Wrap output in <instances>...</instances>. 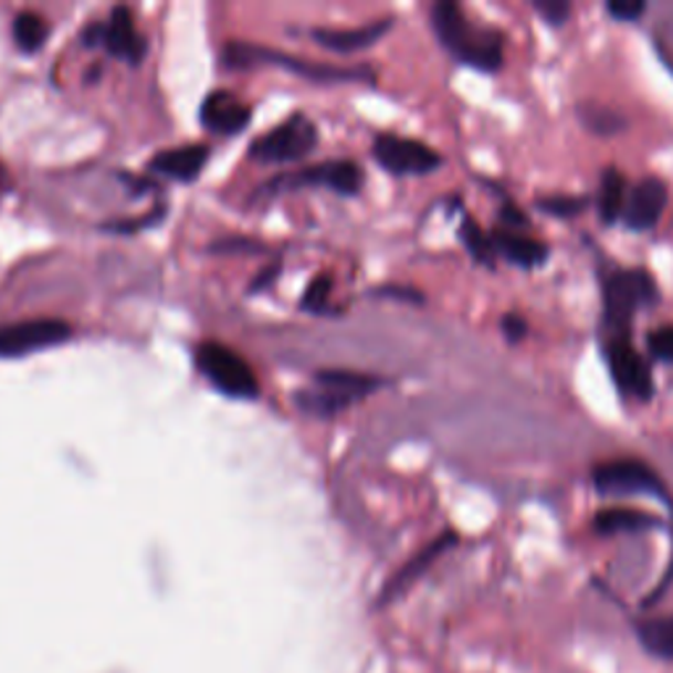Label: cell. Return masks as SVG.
Segmentation results:
<instances>
[{"label": "cell", "instance_id": "obj_3", "mask_svg": "<svg viewBox=\"0 0 673 673\" xmlns=\"http://www.w3.org/2000/svg\"><path fill=\"white\" fill-rule=\"evenodd\" d=\"M658 303V284L644 269H616L602 276V311L613 329H623L634 322L642 308Z\"/></svg>", "mask_w": 673, "mask_h": 673}, {"label": "cell", "instance_id": "obj_32", "mask_svg": "<svg viewBox=\"0 0 673 673\" xmlns=\"http://www.w3.org/2000/svg\"><path fill=\"white\" fill-rule=\"evenodd\" d=\"M500 219L505 221V229H513V227H529V219H526L524 213L518 211V208L513 206V203L503 206V211H500Z\"/></svg>", "mask_w": 673, "mask_h": 673}, {"label": "cell", "instance_id": "obj_16", "mask_svg": "<svg viewBox=\"0 0 673 673\" xmlns=\"http://www.w3.org/2000/svg\"><path fill=\"white\" fill-rule=\"evenodd\" d=\"M492 245H495V253L503 255L505 261H511L513 266H522V269H537L543 266L547 261V255H550V250L543 240L529 238V234H518L513 232V229H495V232L490 234Z\"/></svg>", "mask_w": 673, "mask_h": 673}, {"label": "cell", "instance_id": "obj_28", "mask_svg": "<svg viewBox=\"0 0 673 673\" xmlns=\"http://www.w3.org/2000/svg\"><path fill=\"white\" fill-rule=\"evenodd\" d=\"M534 9H537L539 17L553 27L566 24L568 17H571V3H566V0H537Z\"/></svg>", "mask_w": 673, "mask_h": 673}, {"label": "cell", "instance_id": "obj_11", "mask_svg": "<svg viewBox=\"0 0 673 673\" xmlns=\"http://www.w3.org/2000/svg\"><path fill=\"white\" fill-rule=\"evenodd\" d=\"M301 185H322L339 192V196H358L360 187H364V169H360L356 161H326L295 171V175L276 177L263 187V190L276 192V187H290V190H295V187Z\"/></svg>", "mask_w": 673, "mask_h": 673}, {"label": "cell", "instance_id": "obj_7", "mask_svg": "<svg viewBox=\"0 0 673 673\" xmlns=\"http://www.w3.org/2000/svg\"><path fill=\"white\" fill-rule=\"evenodd\" d=\"M87 48H103L114 59L127 61V64L137 66L148 53V43H145L143 32L137 30L135 17L127 6H116L108 13L106 22H93L82 34Z\"/></svg>", "mask_w": 673, "mask_h": 673}, {"label": "cell", "instance_id": "obj_19", "mask_svg": "<svg viewBox=\"0 0 673 673\" xmlns=\"http://www.w3.org/2000/svg\"><path fill=\"white\" fill-rule=\"evenodd\" d=\"M634 634L648 655L655 661L673 663V613L634 621Z\"/></svg>", "mask_w": 673, "mask_h": 673}, {"label": "cell", "instance_id": "obj_22", "mask_svg": "<svg viewBox=\"0 0 673 673\" xmlns=\"http://www.w3.org/2000/svg\"><path fill=\"white\" fill-rule=\"evenodd\" d=\"M48 34H51V27L40 13L34 11H19L13 17V43H17L19 51L34 53L45 45Z\"/></svg>", "mask_w": 673, "mask_h": 673}, {"label": "cell", "instance_id": "obj_2", "mask_svg": "<svg viewBox=\"0 0 673 673\" xmlns=\"http://www.w3.org/2000/svg\"><path fill=\"white\" fill-rule=\"evenodd\" d=\"M385 387V379L371 377V374L345 371V369H329L316 374V390H305L295 395L297 408L318 419H332L350 402H356L366 395L377 392Z\"/></svg>", "mask_w": 673, "mask_h": 673}, {"label": "cell", "instance_id": "obj_12", "mask_svg": "<svg viewBox=\"0 0 673 673\" xmlns=\"http://www.w3.org/2000/svg\"><path fill=\"white\" fill-rule=\"evenodd\" d=\"M610 374H613L616 385L621 387L627 395H634L640 400H650L655 392L652 385V371L640 353L634 350V345L629 343L627 335H616L606 348Z\"/></svg>", "mask_w": 673, "mask_h": 673}, {"label": "cell", "instance_id": "obj_33", "mask_svg": "<svg viewBox=\"0 0 673 673\" xmlns=\"http://www.w3.org/2000/svg\"><path fill=\"white\" fill-rule=\"evenodd\" d=\"M276 272H280V263H274V266H269V269H266V272H261V276H259V280H255L253 284H250V290H259V287H266V284H269V282H272V280H274V276H276Z\"/></svg>", "mask_w": 673, "mask_h": 673}, {"label": "cell", "instance_id": "obj_13", "mask_svg": "<svg viewBox=\"0 0 673 673\" xmlns=\"http://www.w3.org/2000/svg\"><path fill=\"white\" fill-rule=\"evenodd\" d=\"M665 206H669L665 185L658 177H644L631 187L627 208H623V224L634 229V232H648L663 219Z\"/></svg>", "mask_w": 673, "mask_h": 673}, {"label": "cell", "instance_id": "obj_20", "mask_svg": "<svg viewBox=\"0 0 673 673\" xmlns=\"http://www.w3.org/2000/svg\"><path fill=\"white\" fill-rule=\"evenodd\" d=\"M661 526V518L637 508H602L595 513L592 529L598 534H634Z\"/></svg>", "mask_w": 673, "mask_h": 673}, {"label": "cell", "instance_id": "obj_23", "mask_svg": "<svg viewBox=\"0 0 673 673\" xmlns=\"http://www.w3.org/2000/svg\"><path fill=\"white\" fill-rule=\"evenodd\" d=\"M461 242L466 245V250L479 263H484V266H495V245H492L490 234L482 232V227L476 224L474 219H463L461 224Z\"/></svg>", "mask_w": 673, "mask_h": 673}, {"label": "cell", "instance_id": "obj_5", "mask_svg": "<svg viewBox=\"0 0 673 673\" xmlns=\"http://www.w3.org/2000/svg\"><path fill=\"white\" fill-rule=\"evenodd\" d=\"M227 69H245L255 64H272L280 69H287V72L308 76V80H364L366 72H356V69H337V66H324L316 64V61L308 59H297V55H287L280 51H272V48H261L253 43H229L224 48V55H221Z\"/></svg>", "mask_w": 673, "mask_h": 673}, {"label": "cell", "instance_id": "obj_14", "mask_svg": "<svg viewBox=\"0 0 673 673\" xmlns=\"http://www.w3.org/2000/svg\"><path fill=\"white\" fill-rule=\"evenodd\" d=\"M250 119H253V111L248 103L227 90L211 93L200 106V122L213 135H238L248 127Z\"/></svg>", "mask_w": 673, "mask_h": 673}, {"label": "cell", "instance_id": "obj_30", "mask_svg": "<svg viewBox=\"0 0 673 673\" xmlns=\"http://www.w3.org/2000/svg\"><path fill=\"white\" fill-rule=\"evenodd\" d=\"M503 335H505V339H508V343H522V339L526 337V332H529V324L524 322L522 316H516V314H508V316H503Z\"/></svg>", "mask_w": 673, "mask_h": 673}, {"label": "cell", "instance_id": "obj_6", "mask_svg": "<svg viewBox=\"0 0 673 673\" xmlns=\"http://www.w3.org/2000/svg\"><path fill=\"white\" fill-rule=\"evenodd\" d=\"M318 145V129L308 116L295 114L276 124L272 132L255 137L250 156L261 164H293L308 156Z\"/></svg>", "mask_w": 673, "mask_h": 673}, {"label": "cell", "instance_id": "obj_18", "mask_svg": "<svg viewBox=\"0 0 673 673\" xmlns=\"http://www.w3.org/2000/svg\"><path fill=\"white\" fill-rule=\"evenodd\" d=\"M455 545H458V534H455V532H445V534H440V537H437L432 545H427L424 550H421L419 555H416L413 560H408V564L402 566L398 574H395V579L390 581V585L385 587V592H381V602H387V600L398 598L400 592H406V589L411 587L413 581L419 579V576L424 574L427 568L432 566L437 558H440L442 553H448L450 547H455Z\"/></svg>", "mask_w": 673, "mask_h": 673}, {"label": "cell", "instance_id": "obj_21", "mask_svg": "<svg viewBox=\"0 0 673 673\" xmlns=\"http://www.w3.org/2000/svg\"><path fill=\"white\" fill-rule=\"evenodd\" d=\"M623 208H627V179L619 169H606L600 185V219L606 224H613L616 219L623 217Z\"/></svg>", "mask_w": 673, "mask_h": 673}, {"label": "cell", "instance_id": "obj_9", "mask_svg": "<svg viewBox=\"0 0 673 673\" xmlns=\"http://www.w3.org/2000/svg\"><path fill=\"white\" fill-rule=\"evenodd\" d=\"M595 490L600 495H658L665 497L661 476L652 471L644 461L623 458V461L602 463L592 471Z\"/></svg>", "mask_w": 673, "mask_h": 673}, {"label": "cell", "instance_id": "obj_29", "mask_svg": "<svg viewBox=\"0 0 673 673\" xmlns=\"http://www.w3.org/2000/svg\"><path fill=\"white\" fill-rule=\"evenodd\" d=\"M644 9H648V6H644L642 0H610L608 3V13L613 19H619V22H637Z\"/></svg>", "mask_w": 673, "mask_h": 673}, {"label": "cell", "instance_id": "obj_26", "mask_svg": "<svg viewBox=\"0 0 673 673\" xmlns=\"http://www.w3.org/2000/svg\"><path fill=\"white\" fill-rule=\"evenodd\" d=\"M329 293H332V276H316L314 282L305 287L303 293V308L311 311V314H324L326 305H329Z\"/></svg>", "mask_w": 673, "mask_h": 673}, {"label": "cell", "instance_id": "obj_24", "mask_svg": "<svg viewBox=\"0 0 673 673\" xmlns=\"http://www.w3.org/2000/svg\"><path fill=\"white\" fill-rule=\"evenodd\" d=\"M581 119H585L587 129L600 132V135H610V132H621L623 127H627V122H623L616 111L600 108V106L581 108Z\"/></svg>", "mask_w": 673, "mask_h": 673}, {"label": "cell", "instance_id": "obj_17", "mask_svg": "<svg viewBox=\"0 0 673 673\" xmlns=\"http://www.w3.org/2000/svg\"><path fill=\"white\" fill-rule=\"evenodd\" d=\"M390 30H392V19H379V22L356 27V30H314L311 34H314L318 45L329 48V51L356 53L364 51V48H371Z\"/></svg>", "mask_w": 673, "mask_h": 673}, {"label": "cell", "instance_id": "obj_8", "mask_svg": "<svg viewBox=\"0 0 673 673\" xmlns=\"http://www.w3.org/2000/svg\"><path fill=\"white\" fill-rule=\"evenodd\" d=\"M374 158L381 164V169L398 177L432 175L442 166V156L434 148H429L427 143L390 135V132L374 140Z\"/></svg>", "mask_w": 673, "mask_h": 673}, {"label": "cell", "instance_id": "obj_15", "mask_svg": "<svg viewBox=\"0 0 673 673\" xmlns=\"http://www.w3.org/2000/svg\"><path fill=\"white\" fill-rule=\"evenodd\" d=\"M208 158H211V148L206 143H190L182 148H169L156 153L148 161L150 175H161L177 182H192L206 169Z\"/></svg>", "mask_w": 673, "mask_h": 673}, {"label": "cell", "instance_id": "obj_1", "mask_svg": "<svg viewBox=\"0 0 673 673\" xmlns=\"http://www.w3.org/2000/svg\"><path fill=\"white\" fill-rule=\"evenodd\" d=\"M432 27L445 51L463 66L479 72H497L503 66V34L479 27L463 13L461 6L442 0L432 9Z\"/></svg>", "mask_w": 673, "mask_h": 673}, {"label": "cell", "instance_id": "obj_27", "mask_svg": "<svg viewBox=\"0 0 673 673\" xmlns=\"http://www.w3.org/2000/svg\"><path fill=\"white\" fill-rule=\"evenodd\" d=\"M650 356L661 364H673V324L658 326L648 335Z\"/></svg>", "mask_w": 673, "mask_h": 673}, {"label": "cell", "instance_id": "obj_31", "mask_svg": "<svg viewBox=\"0 0 673 673\" xmlns=\"http://www.w3.org/2000/svg\"><path fill=\"white\" fill-rule=\"evenodd\" d=\"M379 293L387 297H398V301H408V303H424V295H421L419 290H411V287H381Z\"/></svg>", "mask_w": 673, "mask_h": 673}, {"label": "cell", "instance_id": "obj_4", "mask_svg": "<svg viewBox=\"0 0 673 673\" xmlns=\"http://www.w3.org/2000/svg\"><path fill=\"white\" fill-rule=\"evenodd\" d=\"M196 366L219 392L229 395V398H259L261 387L250 364L227 345L211 343V339L200 343L196 348Z\"/></svg>", "mask_w": 673, "mask_h": 673}, {"label": "cell", "instance_id": "obj_25", "mask_svg": "<svg viewBox=\"0 0 673 673\" xmlns=\"http://www.w3.org/2000/svg\"><path fill=\"white\" fill-rule=\"evenodd\" d=\"M537 208L543 213H550V217L574 219V217H579V213H585L587 203L581 198H574V196H547V198H537Z\"/></svg>", "mask_w": 673, "mask_h": 673}, {"label": "cell", "instance_id": "obj_10", "mask_svg": "<svg viewBox=\"0 0 673 673\" xmlns=\"http://www.w3.org/2000/svg\"><path fill=\"white\" fill-rule=\"evenodd\" d=\"M72 339V326L59 318H32L0 326V358H19Z\"/></svg>", "mask_w": 673, "mask_h": 673}]
</instances>
